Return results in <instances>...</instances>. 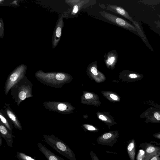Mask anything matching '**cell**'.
Returning a JSON list of instances; mask_svg holds the SVG:
<instances>
[{"mask_svg": "<svg viewBox=\"0 0 160 160\" xmlns=\"http://www.w3.org/2000/svg\"><path fill=\"white\" fill-rule=\"evenodd\" d=\"M4 108L12 122L14 128L22 130L21 124L15 113L12 110L9 104L5 103Z\"/></svg>", "mask_w": 160, "mask_h": 160, "instance_id": "12", "label": "cell"}, {"mask_svg": "<svg viewBox=\"0 0 160 160\" xmlns=\"http://www.w3.org/2000/svg\"><path fill=\"white\" fill-rule=\"evenodd\" d=\"M38 146L40 151L43 154L48 160H65L62 158L56 155L41 143H38Z\"/></svg>", "mask_w": 160, "mask_h": 160, "instance_id": "15", "label": "cell"}, {"mask_svg": "<svg viewBox=\"0 0 160 160\" xmlns=\"http://www.w3.org/2000/svg\"><path fill=\"white\" fill-rule=\"evenodd\" d=\"M139 147L143 149L145 155L143 160H149L152 157L160 156V147L156 146L150 143H141Z\"/></svg>", "mask_w": 160, "mask_h": 160, "instance_id": "8", "label": "cell"}, {"mask_svg": "<svg viewBox=\"0 0 160 160\" xmlns=\"http://www.w3.org/2000/svg\"><path fill=\"white\" fill-rule=\"evenodd\" d=\"M106 9L107 10L122 16L131 22H132L133 21L128 12L121 7L115 5L107 4Z\"/></svg>", "mask_w": 160, "mask_h": 160, "instance_id": "13", "label": "cell"}, {"mask_svg": "<svg viewBox=\"0 0 160 160\" xmlns=\"http://www.w3.org/2000/svg\"><path fill=\"white\" fill-rule=\"evenodd\" d=\"M63 26V19L62 17H61L58 20L55 28L52 38L53 48H55L56 47L60 40Z\"/></svg>", "mask_w": 160, "mask_h": 160, "instance_id": "11", "label": "cell"}, {"mask_svg": "<svg viewBox=\"0 0 160 160\" xmlns=\"http://www.w3.org/2000/svg\"><path fill=\"white\" fill-rule=\"evenodd\" d=\"M35 76L41 83L55 88L61 87L66 78L65 74L61 72H45L41 70L37 71Z\"/></svg>", "mask_w": 160, "mask_h": 160, "instance_id": "3", "label": "cell"}, {"mask_svg": "<svg viewBox=\"0 0 160 160\" xmlns=\"http://www.w3.org/2000/svg\"><path fill=\"white\" fill-rule=\"evenodd\" d=\"M16 157L18 160H36L26 154L22 152H17Z\"/></svg>", "mask_w": 160, "mask_h": 160, "instance_id": "19", "label": "cell"}, {"mask_svg": "<svg viewBox=\"0 0 160 160\" xmlns=\"http://www.w3.org/2000/svg\"><path fill=\"white\" fill-rule=\"evenodd\" d=\"M110 97L115 100H116L118 99L117 96L113 94H111L110 95Z\"/></svg>", "mask_w": 160, "mask_h": 160, "instance_id": "30", "label": "cell"}, {"mask_svg": "<svg viewBox=\"0 0 160 160\" xmlns=\"http://www.w3.org/2000/svg\"><path fill=\"white\" fill-rule=\"evenodd\" d=\"M2 140L1 137L0 136V146H1L2 144Z\"/></svg>", "mask_w": 160, "mask_h": 160, "instance_id": "33", "label": "cell"}, {"mask_svg": "<svg viewBox=\"0 0 160 160\" xmlns=\"http://www.w3.org/2000/svg\"><path fill=\"white\" fill-rule=\"evenodd\" d=\"M152 136L154 138L160 140V132H158L154 134Z\"/></svg>", "mask_w": 160, "mask_h": 160, "instance_id": "28", "label": "cell"}, {"mask_svg": "<svg viewBox=\"0 0 160 160\" xmlns=\"http://www.w3.org/2000/svg\"><path fill=\"white\" fill-rule=\"evenodd\" d=\"M127 151L130 160H135L136 142L134 139H132L128 142L127 146Z\"/></svg>", "mask_w": 160, "mask_h": 160, "instance_id": "18", "label": "cell"}, {"mask_svg": "<svg viewBox=\"0 0 160 160\" xmlns=\"http://www.w3.org/2000/svg\"><path fill=\"white\" fill-rule=\"evenodd\" d=\"M1 122L12 133L13 132V124L4 109L0 111Z\"/></svg>", "mask_w": 160, "mask_h": 160, "instance_id": "16", "label": "cell"}, {"mask_svg": "<svg viewBox=\"0 0 160 160\" xmlns=\"http://www.w3.org/2000/svg\"><path fill=\"white\" fill-rule=\"evenodd\" d=\"M98 118L102 120L106 121L107 120V118L104 116L102 115H99Z\"/></svg>", "mask_w": 160, "mask_h": 160, "instance_id": "31", "label": "cell"}, {"mask_svg": "<svg viewBox=\"0 0 160 160\" xmlns=\"http://www.w3.org/2000/svg\"><path fill=\"white\" fill-rule=\"evenodd\" d=\"M148 104L152 106L153 107L160 110V105L156 103H155L154 101H150V103L148 102Z\"/></svg>", "mask_w": 160, "mask_h": 160, "instance_id": "25", "label": "cell"}, {"mask_svg": "<svg viewBox=\"0 0 160 160\" xmlns=\"http://www.w3.org/2000/svg\"><path fill=\"white\" fill-rule=\"evenodd\" d=\"M90 71L95 76H96L98 74L96 65H93L90 68Z\"/></svg>", "mask_w": 160, "mask_h": 160, "instance_id": "23", "label": "cell"}, {"mask_svg": "<svg viewBox=\"0 0 160 160\" xmlns=\"http://www.w3.org/2000/svg\"><path fill=\"white\" fill-rule=\"evenodd\" d=\"M44 141L59 153L69 160H76L72 149L63 141L53 135H44Z\"/></svg>", "mask_w": 160, "mask_h": 160, "instance_id": "2", "label": "cell"}, {"mask_svg": "<svg viewBox=\"0 0 160 160\" xmlns=\"http://www.w3.org/2000/svg\"><path fill=\"white\" fill-rule=\"evenodd\" d=\"M32 87V82L25 76L11 88V95L17 105L26 98L33 97Z\"/></svg>", "mask_w": 160, "mask_h": 160, "instance_id": "1", "label": "cell"}, {"mask_svg": "<svg viewBox=\"0 0 160 160\" xmlns=\"http://www.w3.org/2000/svg\"><path fill=\"white\" fill-rule=\"evenodd\" d=\"M27 66L21 64L14 69L9 75L4 86V92L7 95L11 88L26 75Z\"/></svg>", "mask_w": 160, "mask_h": 160, "instance_id": "4", "label": "cell"}, {"mask_svg": "<svg viewBox=\"0 0 160 160\" xmlns=\"http://www.w3.org/2000/svg\"><path fill=\"white\" fill-rule=\"evenodd\" d=\"M0 132V136L5 140L7 145L12 148L13 142V138L15 137L1 121Z\"/></svg>", "mask_w": 160, "mask_h": 160, "instance_id": "14", "label": "cell"}, {"mask_svg": "<svg viewBox=\"0 0 160 160\" xmlns=\"http://www.w3.org/2000/svg\"><path fill=\"white\" fill-rule=\"evenodd\" d=\"M141 118H145L144 122L146 123H160V110L153 107H150L140 115Z\"/></svg>", "mask_w": 160, "mask_h": 160, "instance_id": "7", "label": "cell"}, {"mask_svg": "<svg viewBox=\"0 0 160 160\" xmlns=\"http://www.w3.org/2000/svg\"><path fill=\"white\" fill-rule=\"evenodd\" d=\"M118 138V135L116 132H108L98 137L96 141L99 144L112 146L117 142Z\"/></svg>", "mask_w": 160, "mask_h": 160, "instance_id": "9", "label": "cell"}, {"mask_svg": "<svg viewBox=\"0 0 160 160\" xmlns=\"http://www.w3.org/2000/svg\"><path fill=\"white\" fill-rule=\"evenodd\" d=\"M99 13L102 17L117 26L129 30L137 32L135 26L122 18L106 12L105 11H100Z\"/></svg>", "mask_w": 160, "mask_h": 160, "instance_id": "5", "label": "cell"}, {"mask_svg": "<svg viewBox=\"0 0 160 160\" xmlns=\"http://www.w3.org/2000/svg\"><path fill=\"white\" fill-rule=\"evenodd\" d=\"M132 22L133 23L134 25L135 26V27L136 28L137 32L141 36V38H143V39L144 40H145V35L143 34V32L141 30V28L139 27V24L136 22V21H134V20Z\"/></svg>", "mask_w": 160, "mask_h": 160, "instance_id": "20", "label": "cell"}, {"mask_svg": "<svg viewBox=\"0 0 160 160\" xmlns=\"http://www.w3.org/2000/svg\"><path fill=\"white\" fill-rule=\"evenodd\" d=\"M45 108L51 111L61 112L65 111L68 108L64 103L56 101H46L43 103Z\"/></svg>", "mask_w": 160, "mask_h": 160, "instance_id": "10", "label": "cell"}, {"mask_svg": "<svg viewBox=\"0 0 160 160\" xmlns=\"http://www.w3.org/2000/svg\"><path fill=\"white\" fill-rule=\"evenodd\" d=\"M84 97L86 99H90L93 97V95L90 93H87L85 95Z\"/></svg>", "mask_w": 160, "mask_h": 160, "instance_id": "27", "label": "cell"}, {"mask_svg": "<svg viewBox=\"0 0 160 160\" xmlns=\"http://www.w3.org/2000/svg\"><path fill=\"white\" fill-rule=\"evenodd\" d=\"M65 1L72 7L70 13L72 16L76 15L81 10L97 3L96 0H69Z\"/></svg>", "mask_w": 160, "mask_h": 160, "instance_id": "6", "label": "cell"}, {"mask_svg": "<svg viewBox=\"0 0 160 160\" xmlns=\"http://www.w3.org/2000/svg\"><path fill=\"white\" fill-rule=\"evenodd\" d=\"M118 55L115 50H113L105 54L104 60L106 64L108 66L114 65L118 59Z\"/></svg>", "mask_w": 160, "mask_h": 160, "instance_id": "17", "label": "cell"}, {"mask_svg": "<svg viewBox=\"0 0 160 160\" xmlns=\"http://www.w3.org/2000/svg\"><path fill=\"white\" fill-rule=\"evenodd\" d=\"M84 127L87 130L90 131H95L96 130L95 127L89 125H85L84 126Z\"/></svg>", "mask_w": 160, "mask_h": 160, "instance_id": "26", "label": "cell"}, {"mask_svg": "<svg viewBox=\"0 0 160 160\" xmlns=\"http://www.w3.org/2000/svg\"><path fill=\"white\" fill-rule=\"evenodd\" d=\"M145 155V152L142 149H140L136 157V160H143Z\"/></svg>", "mask_w": 160, "mask_h": 160, "instance_id": "21", "label": "cell"}, {"mask_svg": "<svg viewBox=\"0 0 160 160\" xmlns=\"http://www.w3.org/2000/svg\"><path fill=\"white\" fill-rule=\"evenodd\" d=\"M0 35L1 37H2V35H3L4 31V24L2 20V18L0 19Z\"/></svg>", "mask_w": 160, "mask_h": 160, "instance_id": "22", "label": "cell"}, {"mask_svg": "<svg viewBox=\"0 0 160 160\" xmlns=\"http://www.w3.org/2000/svg\"><path fill=\"white\" fill-rule=\"evenodd\" d=\"M149 160H160V157L158 156H154Z\"/></svg>", "mask_w": 160, "mask_h": 160, "instance_id": "29", "label": "cell"}, {"mask_svg": "<svg viewBox=\"0 0 160 160\" xmlns=\"http://www.w3.org/2000/svg\"><path fill=\"white\" fill-rule=\"evenodd\" d=\"M156 23L157 25H158V27H159L160 29V21H159L157 22Z\"/></svg>", "mask_w": 160, "mask_h": 160, "instance_id": "32", "label": "cell"}, {"mask_svg": "<svg viewBox=\"0 0 160 160\" xmlns=\"http://www.w3.org/2000/svg\"><path fill=\"white\" fill-rule=\"evenodd\" d=\"M90 155L92 160H100L97 155L92 151H91Z\"/></svg>", "mask_w": 160, "mask_h": 160, "instance_id": "24", "label": "cell"}]
</instances>
